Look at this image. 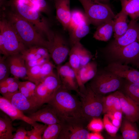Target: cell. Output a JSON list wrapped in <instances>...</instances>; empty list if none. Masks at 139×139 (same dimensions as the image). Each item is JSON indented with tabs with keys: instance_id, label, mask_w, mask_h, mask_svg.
<instances>
[{
	"instance_id": "obj_9",
	"label": "cell",
	"mask_w": 139,
	"mask_h": 139,
	"mask_svg": "<svg viewBox=\"0 0 139 139\" xmlns=\"http://www.w3.org/2000/svg\"><path fill=\"white\" fill-rule=\"evenodd\" d=\"M136 20L131 19L126 32L121 36L115 39L108 46L110 53L131 44L139 37V23Z\"/></svg>"
},
{
	"instance_id": "obj_19",
	"label": "cell",
	"mask_w": 139,
	"mask_h": 139,
	"mask_svg": "<svg viewBox=\"0 0 139 139\" xmlns=\"http://www.w3.org/2000/svg\"><path fill=\"white\" fill-rule=\"evenodd\" d=\"M7 62L10 72L14 77L18 79L27 76V69L25 60L19 54L8 56Z\"/></svg>"
},
{
	"instance_id": "obj_50",
	"label": "cell",
	"mask_w": 139,
	"mask_h": 139,
	"mask_svg": "<svg viewBox=\"0 0 139 139\" xmlns=\"http://www.w3.org/2000/svg\"><path fill=\"white\" fill-rule=\"evenodd\" d=\"M0 92L3 97L5 96L8 93L7 86L0 84Z\"/></svg>"
},
{
	"instance_id": "obj_15",
	"label": "cell",
	"mask_w": 139,
	"mask_h": 139,
	"mask_svg": "<svg viewBox=\"0 0 139 139\" xmlns=\"http://www.w3.org/2000/svg\"><path fill=\"white\" fill-rule=\"evenodd\" d=\"M57 75L62 85L67 90H74L79 94L80 90L75 73L68 62L57 67Z\"/></svg>"
},
{
	"instance_id": "obj_17",
	"label": "cell",
	"mask_w": 139,
	"mask_h": 139,
	"mask_svg": "<svg viewBox=\"0 0 139 139\" xmlns=\"http://www.w3.org/2000/svg\"><path fill=\"white\" fill-rule=\"evenodd\" d=\"M0 109L10 117L12 121L16 120H21L31 125L35 122L28 116L25 115L23 112L13 107L7 99L1 96Z\"/></svg>"
},
{
	"instance_id": "obj_53",
	"label": "cell",
	"mask_w": 139,
	"mask_h": 139,
	"mask_svg": "<svg viewBox=\"0 0 139 139\" xmlns=\"http://www.w3.org/2000/svg\"><path fill=\"white\" fill-rule=\"evenodd\" d=\"M96 1L100 3L105 4H108L110 1V0H93Z\"/></svg>"
},
{
	"instance_id": "obj_42",
	"label": "cell",
	"mask_w": 139,
	"mask_h": 139,
	"mask_svg": "<svg viewBox=\"0 0 139 139\" xmlns=\"http://www.w3.org/2000/svg\"><path fill=\"white\" fill-rule=\"evenodd\" d=\"M19 91L24 95L28 98H35L34 96L32 95L30 91L23 85L22 82H20L19 83Z\"/></svg>"
},
{
	"instance_id": "obj_18",
	"label": "cell",
	"mask_w": 139,
	"mask_h": 139,
	"mask_svg": "<svg viewBox=\"0 0 139 139\" xmlns=\"http://www.w3.org/2000/svg\"><path fill=\"white\" fill-rule=\"evenodd\" d=\"M28 116L34 121L41 122L48 125L56 123L62 124L56 113L48 105L30 114Z\"/></svg>"
},
{
	"instance_id": "obj_36",
	"label": "cell",
	"mask_w": 139,
	"mask_h": 139,
	"mask_svg": "<svg viewBox=\"0 0 139 139\" xmlns=\"http://www.w3.org/2000/svg\"><path fill=\"white\" fill-rule=\"evenodd\" d=\"M55 67L54 65L49 61L41 65L40 73L42 81L47 77L54 73V70Z\"/></svg>"
},
{
	"instance_id": "obj_55",
	"label": "cell",
	"mask_w": 139,
	"mask_h": 139,
	"mask_svg": "<svg viewBox=\"0 0 139 139\" xmlns=\"http://www.w3.org/2000/svg\"><path fill=\"white\" fill-rule=\"evenodd\" d=\"M139 20V18H138V19L137 20V21H138V20Z\"/></svg>"
},
{
	"instance_id": "obj_32",
	"label": "cell",
	"mask_w": 139,
	"mask_h": 139,
	"mask_svg": "<svg viewBox=\"0 0 139 139\" xmlns=\"http://www.w3.org/2000/svg\"><path fill=\"white\" fill-rule=\"evenodd\" d=\"M47 124H40L35 122L31 126V129L28 131L27 135L29 139H42L44 133L47 126Z\"/></svg>"
},
{
	"instance_id": "obj_7",
	"label": "cell",
	"mask_w": 139,
	"mask_h": 139,
	"mask_svg": "<svg viewBox=\"0 0 139 139\" xmlns=\"http://www.w3.org/2000/svg\"><path fill=\"white\" fill-rule=\"evenodd\" d=\"M0 33L2 34L7 57L20 54L27 48L14 29L4 18L0 21Z\"/></svg>"
},
{
	"instance_id": "obj_41",
	"label": "cell",
	"mask_w": 139,
	"mask_h": 139,
	"mask_svg": "<svg viewBox=\"0 0 139 139\" xmlns=\"http://www.w3.org/2000/svg\"><path fill=\"white\" fill-rule=\"evenodd\" d=\"M27 132L24 127L19 128L13 134L12 139H29L27 135Z\"/></svg>"
},
{
	"instance_id": "obj_10",
	"label": "cell",
	"mask_w": 139,
	"mask_h": 139,
	"mask_svg": "<svg viewBox=\"0 0 139 139\" xmlns=\"http://www.w3.org/2000/svg\"><path fill=\"white\" fill-rule=\"evenodd\" d=\"M85 121L62 124L61 130L57 139H89V133L85 127Z\"/></svg>"
},
{
	"instance_id": "obj_40",
	"label": "cell",
	"mask_w": 139,
	"mask_h": 139,
	"mask_svg": "<svg viewBox=\"0 0 139 139\" xmlns=\"http://www.w3.org/2000/svg\"><path fill=\"white\" fill-rule=\"evenodd\" d=\"M49 57H42L39 59L25 61L27 69L38 65H40L49 61Z\"/></svg>"
},
{
	"instance_id": "obj_16",
	"label": "cell",
	"mask_w": 139,
	"mask_h": 139,
	"mask_svg": "<svg viewBox=\"0 0 139 139\" xmlns=\"http://www.w3.org/2000/svg\"><path fill=\"white\" fill-rule=\"evenodd\" d=\"M115 92L120 102L121 110L125 118L133 122L139 120V105L122 91H117Z\"/></svg>"
},
{
	"instance_id": "obj_51",
	"label": "cell",
	"mask_w": 139,
	"mask_h": 139,
	"mask_svg": "<svg viewBox=\"0 0 139 139\" xmlns=\"http://www.w3.org/2000/svg\"><path fill=\"white\" fill-rule=\"evenodd\" d=\"M108 116V115H107ZM113 125L119 128L120 126L122 121L115 119L112 117H108Z\"/></svg>"
},
{
	"instance_id": "obj_27",
	"label": "cell",
	"mask_w": 139,
	"mask_h": 139,
	"mask_svg": "<svg viewBox=\"0 0 139 139\" xmlns=\"http://www.w3.org/2000/svg\"><path fill=\"white\" fill-rule=\"evenodd\" d=\"M121 11L129 16L132 20H137L139 18V0H120Z\"/></svg>"
},
{
	"instance_id": "obj_44",
	"label": "cell",
	"mask_w": 139,
	"mask_h": 139,
	"mask_svg": "<svg viewBox=\"0 0 139 139\" xmlns=\"http://www.w3.org/2000/svg\"><path fill=\"white\" fill-rule=\"evenodd\" d=\"M36 4L39 7L40 11H46L47 10L48 6L45 0H29Z\"/></svg>"
},
{
	"instance_id": "obj_45",
	"label": "cell",
	"mask_w": 139,
	"mask_h": 139,
	"mask_svg": "<svg viewBox=\"0 0 139 139\" xmlns=\"http://www.w3.org/2000/svg\"><path fill=\"white\" fill-rule=\"evenodd\" d=\"M22 82L30 91L32 95L34 97L35 92L37 85L34 83L29 81Z\"/></svg>"
},
{
	"instance_id": "obj_33",
	"label": "cell",
	"mask_w": 139,
	"mask_h": 139,
	"mask_svg": "<svg viewBox=\"0 0 139 139\" xmlns=\"http://www.w3.org/2000/svg\"><path fill=\"white\" fill-rule=\"evenodd\" d=\"M85 14L78 10L71 12V16L68 30L70 31L79 26L86 18Z\"/></svg>"
},
{
	"instance_id": "obj_13",
	"label": "cell",
	"mask_w": 139,
	"mask_h": 139,
	"mask_svg": "<svg viewBox=\"0 0 139 139\" xmlns=\"http://www.w3.org/2000/svg\"><path fill=\"white\" fill-rule=\"evenodd\" d=\"M4 97L15 108L23 112L31 113L40 107L35 98H28L19 91L13 94H7Z\"/></svg>"
},
{
	"instance_id": "obj_5",
	"label": "cell",
	"mask_w": 139,
	"mask_h": 139,
	"mask_svg": "<svg viewBox=\"0 0 139 139\" xmlns=\"http://www.w3.org/2000/svg\"><path fill=\"white\" fill-rule=\"evenodd\" d=\"M82 4L90 24L98 26L114 19L115 15L108 4L93 0H78Z\"/></svg>"
},
{
	"instance_id": "obj_39",
	"label": "cell",
	"mask_w": 139,
	"mask_h": 139,
	"mask_svg": "<svg viewBox=\"0 0 139 139\" xmlns=\"http://www.w3.org/2000/svg\"><path fill=\"white\" fill-rule=\"evenodd\" d=\"M79 56L81 66L85 65L90 62L93 56L91 53L85 48L82 45L80 49Z\"/></svg>"
},
{
	"instance_id": "obj_11",
	"label": "cell",
	"mask_w": 139,
	"mask_h": 139,
	"mask_svg": "<svg viewBox=\"0 0 139 139\" xmlns=\"http://www.w3.org/2000/svg\"><path fill=\"white\" fill-rule=\"evenodd\" d=\"M110 54L116 60L137 67L139 64V37L131 44Z\"/></svg>"
},
{
	"instance_id": "obj_25",
	"label": "cell",
	"mask_w": 139,
	"mask_h": 139,
	"mask_svg": "<svg viewBox=\"0 0 139 139\" xmlns=\"http://www.w3.org/2000/svg\"><path fill=\"white\" fill-rule=\"evenodd\" d=\"M90 24L86 17L76 28L70 31V40L72 46L80 42L82 38L88 34L89 31Z\"/></svg>"
},
{
	"instance_id": "obj_29",
	"label": "cell",
	"mask_w": 139,
	"mask_h": 139,
	"mask_svg": "<svg viewBox=\"0 0 139 139\" xmlns=\"http://www.w3.org/2000/svg\"><path fill=\"white\" fill-rule=\"evenodd\" d=\"M12 121L7 116L0 117V139H12V134L15 129L13 127Z\"/></svg>"
},
{
	"instance_id": "obj_12",
	"label": "cell",
	"mask_w": 139,
	"mask_h": 139,
	"mask_svg": "<svg viewBox=\"0 0 139 139\" xmlns=\"http://www.w3.org/2000/svg\"><path fill=\"white\" fill-rule=\"evenodd\" d=\"M48 50L50 57L58 66L60 65L66 59L70 50L63 37L57 34H54Z\"/></svg>"
},
{
	"instance_id": "obj_35",
	"label": "cell",
	"mask_w": 139,
	"mask_h": 139,
	"mask_svg": "<svg viewBox=\"0 0 139 139\" xmlns=\"http://www.w3.org/2000/svg\"><path fill=\"white\" fill-rule=\"evenodd\" d=\"M87 129L93 132L100 133L103 129V121L99 118H93L87 126Z\"/></svg>"
},
{
	"instance_id": "obj_14",
	"label": "cell",
	"mask_w": 139,
	"mask_h": 139,
	"mask_svg": "<svg viewBox=\"0 0 139 139\" xmlns=\"http://www.w3.org/2000/svg\"><path fill=\"white\" fill-rule=\"evenodd\" d=\"M105 70L115 74L131 83L139 84V71L118 62L109 64Z\"/></svg>"
},
{
	"instance_id": "obj_20",
	"label": "cell",
	"mask_w": 139,
	"mask_h": 139,
	"mask_svg": "<svg viewBox=\"0 0 139 139\" xmlns=\"http://www.w3.org/2000/svg\"><path fill=\"white\" fill-rule=\"evenodd\" d=\"M54 0L57 18L64 29L68 30L71 16L70 0Z\"/></svg>"
},
{
	"instance_id": "obj_22",
	"label": "cell",
	"mask_w": 139,
	"mask_h": 139,
	"mask_svg": "<svg viewBox=\"0 0 139 139\" xmlns=\"http://www.w3.org/2000/svg\"><path fill=\"white\" fill-rule=\"evenodd\" d=\"M82 45L80 42H79L72 46L68 55V63L75 73L78 84L79 82V73L81 67L79 51Z\"/></svg>"
},
{
	"instance_id": "obj_26",
	"label": "cell",
	"mask_w": 139,
	"mask_h": 139,
	"mask_svg": "<svg viewBox=\"0 0 139 139\" xmlns=\"http://www.w3.org/2000/svg\"><path fill=\"white\" fill-rule=\"evenodd\" d=\"M120 128L124 139H139V131L135 123L125 118Z\"/></svg>"
},
{
	"instance_id": "obj_52",
	"label": "cell",
	"mask_w": 139,
	"mask_h": 139,
	"mask_svg": "<svg viewBox=\"0 0 139 139\" xmlns=\"http://www.w3.org/2000/svg\"><path fill=\"white\" fill-rule=\"evenodd\" d=\"M0 7L3 8H5L6 6H8V1L6 0H0Z\"/></svg>"
},
{
	"instance_id": "obj_43",
	"label": "cell",
	"mask_w": 139,
	"mask_h": 139,
	"mask_svg": "<svg viewBox=\"0 0 139 139\" xmlns=\"http://www.w3.org/2000/svg\"><path fill=\"white\" fill-rule=\"evenodd\" d=\"M20 82L18 79L8 85L7 86L8 93L7 94H13L19 91Z\"/></svg>"
},
{
	"instance_id": "obj_34",
	"label": "cell",
	"mask_w": 139,
	"mask_h": 139,
	"mask_svg": "<svg viewBox=\"0 0 139 139\" xmlns=\"http://www.w3.org/2000/svg\"><path fill=\"white\" fill-rule=\"evenodd\" d=\"M41 65L35 66L27 69V77L28 79L37 85L42 81L40 73Z\"/></svg>"
},
{
	"instance_id": "obj_24",
	"label": "cell",
	"mask_w": 139,
	"mask_h": 139,
	"mask_svg": "<svg viewBox=\"0 0 139 139\" xmlns=\"http://www.w3.org/2000/svg\"><path fill=\"white\" fill-rule=\"evenodd\" d=\"M128 15L122 11L116 15L114 19V37L116 39L122 36L128 28Z\"/></svg>"
},
{
	"instance_id": "obj_47",
	"label": "cell",
	"mask_w": 139,
	"mask_h": 139,
	"mask_svg": "<svg viewBox=\"0 0 139 139\" xmlns=\"http://www.w3.org/2000/svg\"><path fill=\"white\" fill-rule=\"evenodd\" d=\"M0 52L1 54L7 57L5 50L3 37L2 34L1 33H0Z\"/></svg>"
},
{
	"instance_id": "obj_6",
	"label": "cell",
	"mask_w": 139,
	"mask_h": 139,
	"mask_svg": "<svg viewBox=\"0 0 139 139\" xmlns=\"http://www.w3.org/2000/svg\"><path fill=\"white\" fill-rule=\"evenodd\" d=\"M106 71L97 73L89 85L95 93L102 95L117 91L121 88L124 82L123 79Z\"/></svg>"
},
{
	"instance_id": "obj_3",
	"label": "cell",
	"mask_w": 139,
	"mask_h": 139,
	"mask_svg": "<svg viewBox=\"0 0 139 139\" xmlns=\"http://www.w3.org/2000/svg\"><path fill=\"white\" fill-rule=\"evenodd\" d=\"M8 3V6L12 10L32 24L42 34L46 36L49 41L52 39L54 33L50 31L39 11L28 5L20 3L17 0H9Z\"/></svg>"
},
{
	"instance_id": "obj_28",
	"label": "cell",
	"mask_w": 139,
	"mask_h": 139,
	"mask_svg": "<svg viewBox=\"0 0 139 139\" xmlns=\"http://www.w3.org/2000/svg\"><path fill=\"white\" fill-rule=\"evenodd\" d=\"M103 104L102 113L116 110L122 111L120 100L115 92L106 97L104 96Z\"/></svg>"
},
{
	"instance_id": "obj_8",
	"label": "cell",
	"mask_w": 139,
	"mask_h": 139,
	"mask_svg": "<svg viewBox=\"0 0 139 139\" xmlns=\"http://www.w3.org/2000/svg\"><path fill=\"white\" fill-rule=\"evenodd\" d=\"M61 85L59 77L54 73L46 77L37 85L34 96L39 105L41 107L47 103Z\"/></svg>"
},
{
	"instance_id": "obj_4",
	"label": "cell",
	"mask_w": 139,
	"mask_h": 139,
	"mask_svg": "<svg viewBox=\"0 0 139 139\" xmlns=\"http://www.w3.org/2000/svg\"><path fill=\"white\" fill-rule=\"evenodd\" d=\"M79 94L81 97L83 116L85 120L89 122L93 118H99L103 112L104 96L95 93L89 85Z\"/></svg>"
},
{
	"instance_id": "obj_21",
	"label": "cell",
	"mask_w": 139,
	"mask_h": 139,
	"mask_svg": "<svg viewBox=\"0 0 139 139\" xmlns=\"http://www.w3.org/2000/svg\"><path fill=\"white\" fill-rule=\"evenodd\" d=\"M97 73V65L94 62H89L88 64L81 67L79 73V82L78 85L80 91L82 92L86 87L85 84L92 80Z\"/></svg>"
},
{
	"instance_id": "obj_23",
	"label": "cell",
	"mask_w": 139,
	"mask_h": 139,
	"mask_svg": "<svg viewBox=\"0 0 139 139\" xmlns=\"http://www.w3.org/2000/svg\"><path fill=\"white\" fill-rule=\"evenodd\" d=\"M110 20L97 26L93 37L96 40L105 41H108L114 32V20Z\"/></svg>"
},
{
	"instance_id": "obj_2",
	"label": "cell",
	"mask_w": 139,
	"mask_h": 139,
	"mask_svg": "<svg viewBox=\"0 0 139 139\" xmlns=\"http://www.w3.org/2000/svg\"><path fill=\"white\" fill-rule=\"evenodd\" d=\"M4 15L26 47L39 46L49 50L50 42L44 39L32 24L11 9L6 11Z\"/></svg>"
},
{
	"instance_id": "obj_1",
	"label": "cell",
	"mask_w": 139,
	"mask_h": 139,
	"mask_svg": "<svg viewBox=\"0 0 139 139\" xmlns=\"http://www.w3.org/2000/svg\"><path fill=\"white\" fill-rule=\"evenodd\" d=\"M69 91L61 85L48 105L56 113L62 124L85 121L83 116L81 101Z\"/></svg>"
},
{
	"instance_id": "obj_48",
	"label": "cell",
	"mask_w": 139,
	"mask_h": 139,
	"mask_svg": "<svg viewBox=\"0 0 139 139\" xmlns=\"http://www.w3.org/2000/svg\"><path fill=\"white\" fill-rule=\"evenodd\" d=\"M18 79L14 77H8L4 81L0 82V84L8 86V85L13 83Z\"/></svg>"
},
{
	"instance_id": "obj_31",
	"label": "cell",
	"mask_w": 139,
	"mask_h": 139,
	"mask_svg": "<svg viewBox=\"0 0 139 139\" xmlns=\"http://www.w3.org/2000/svg\"><path fill=\"white\" fill-rule=\"evenodd\" d=\"M62 127V124L60 123L48 125L42 135V139H57Z\"/></svg>"
},
{
	"instance_id": "obj_54",
	"label": "cell",
	"mask_w": 139,
	"mask_h": 139,
	"mask_svg": "<svg viewBox=\"0 0 139 139\" xmlns=\"http://www.w3.org/2000/svg\"><path fill=\"white\" fill-rule=\"evenodd\" d=\"M137 67H138V68H139V64Z\"/></svg>"
},
{
	"instance_id": "obj_37",
	"label": "cell",
	"mask_w": 139,
	"mask_h": 139,
	"mask_svg": "<svg viewBox=\"0 0 139 139\" xmlns=\"http://www.w3.org/2000/svg\"><path fill=\"white\" fill-rule=\"evenodd\" d=\"M103 121L104 127L107 133L111 136H115L119 128L113 125L107 114H105Z\"/></svg>"
},
{
	"instance_id": "obj_38",
	"label": "cell",
	"mask_w": 139,
	"mask_h": 139,
	"mask_svg": "<svg viewBox=\"0 0 139 139\" xmlns=\"http://www.w3.org/2000/svg\"><path fill=\"white\" fill-rule=\"evenodd\" d=\"M0 56V82H2L8 77L10 69L6 61H5L6 57Z\"/></svg>"
},
{
	"instance_id": "obj_46",
	"label": "cell",
	"mask_w": 139,
	"mask_h": 139,
	"mask_svg": "<svg viewBox=\"0 0 139 139\" xmlns=\"http://www.w3.org/2000/svg\"><path fill=\"white\" fill-rule=\"evenodd\" d=\"M122 113L121 111L116 110L109 112L106 114L108 117H112L115 119L122 121Z\"/></svg>"
},
{
	"instance_id": "obj_49",
	"label": "cell",
	"mask_w": 139,
	"mask_h": 139,
	"mask_svg": "<svg viewBox=\"0 0 139 139\" xmlns=\"http://www.w3.org/2000/svg\"><path fill=\"white\" fill-rule=\"evenodd\" d=\"M103 137L99 132L89 133V139H103Z\"/></svg>"
},
{
	"instance_id": "obj_30",
	"label": "cell",
	"mask_w": 139,
	"mask_h": 139,
	"mask_svg": "<svg viewBox=\"0 0 139 139\" xmlns=\"http://www.w3.org/2000/svg\"><path fill=\"white\" fill-rule=\"evenodd\" d=\"M121 88L122 92L139 105V84L132 83L126 80Z\"/></svg>"
}]
</instances>
